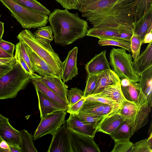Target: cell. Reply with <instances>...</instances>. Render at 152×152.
I'll return each mask as SVG.
<instances>
[{"instance_id": "obj_1", "label": "cell", "mask_w": 152, "mask_h": 152, "mask_svg": "<svg viewBox=\"0 0 152 152\" xmlns=\"http://www.w3.org/2000/svg\"><path fill=\"white\" fill-rule=\"evenodd\" d=\"M135 0H98L80 12L93 27H106L133 34Z\"/></svg>"}, {"instance_id": "obj_2", "label": "cell", "mask_w": 152, "mask_h": 152, "mask_svg": "<svg viewBox=\"0 0 152 152\" xmlns=\"http://www.w3.org/2000/svg\"><path fill=\"white\" fill-rule=\"evenodd\" d=\"M48 21L55 43L62 45L71 44L85 37L88 30V22L78 13H72L65 9H55L49 14Z\"/></svg>"}, {"instance_id": "obj_3", "label": "cell", "mask_w": 152, "mask_h": 152, "mask_svg": "<svg viewBox=\"0 0 152 152\" xmlns=\"http://www.w3.org/2000/svg\"><path fill=\"white\" fill-rule=\"evenodd\" d=\"M151 108L142 91L136 104L125 99L121 105L119 112L131 127L132 136L148 122Z\"/></svg>"}, {"instance_id": "obj_4", "label": "cell", "mask_w": 152, "mask_h": 152, "mask_svg": "<svg viewBox=\"0 0 152 152\" xmlns=\"http://www.w3.org/2000/svg\"><path fill=\"white\" fill-rule=\"evenodd\" d=\"M31 77L15 60L12 69L0 78V99L15 97L20 90L26 87Z\"/></svg>"}, {"instance_id": "obj_5", "label": "cell", "mask_w": 152, "mask_h": 152, "mask_svg": "<svg viewBox=\"0 0 152 152\" xmlns=\"http://www.w3.org/2000/svg\"><path fill=\"white\" fill-rule=\"evenodd\" d=\"M19 41L25 43L53 69L57 77L61 78L62 62L50 43L44 45L38 41L29 30L21 31L17 37Z\"/></svg>"}, {"instance_id": "obj_6", "label": "cell", "mask_w": 152, "mask_h": 152, "mask_svg": "<svg viewBox=\"0 0 152 152\" xmlns=\"http://www.w3.org/2000/svg\"><path fill=\"white\" fill-rule=\"evenodd\" d=\"M12 15L24 28L30 29L45 26L48 15L28 8L14 0H0Z\"/></svg>"}, {"instance_id": "obj_7", "label": "cell", "mask_w": 152, "mask_h": 152, "mask_svg": "<svg viewBox=\"0 0 152 152\" xmlns=\"http://www.w3.org/2000/svg\"><path fill=\"white\" fill-rule=\"evenodd\" d=\"M110 64L113 70L121 79L126 78L131 81L139 82L137 75L132 67V57L123 48H113L110 53Z\"/></svg>"}, {"instance_id": "obj_8", "label": "cell", "mask_w": 152, "mask_h": 152, "mask_svg": "<svg viewBox=\"0 0 152 152\" xmlns=\"http://www.w3.org/2000/svg\"><path fill=\"white\" fill-rule=\"evenodd\" d=\"M66 113L64 110L57 111L41 118L33 136L34 140L48 134L53 135L65 123Z\"/></svg>"}, {"instance_id": "obj_9", "label": "cell", "mask_w": 152, "mask_h": 152, "mask_svg": "<svg viewBox=\"0 0 152 152\" xmlns=\"http://www.w3.org/2000/svg\"><path fill=\"white\" fill-rule=\"evenodd\" d=\"M73 133L65 125L52 135L48 152H74L72 145Z\"/></svg>"}, {"instance_id": "obj_10", "label": "cell", "mask_w": 152, "mask_h": 152, "mask_svg": "<svg viewBox=\"0 0 152 152\" xmlns=\"http://www.w3.org/2000/svg\"><path fill=\"white\" fill-rule=\"evenodd\" d=\"M66 121L67 129L73 134L94 137L97 132L96 125L83 121L77 114H70Z\"/></svg>"}, {"instance_id": "obj_11", "label": "cell", "mask_w": 152, "mask_h": 152, "mask_svg": "<svg viewBox=\"0 0 152 152\" xmlns=\"http://www.w3.org/2000/svg\"><path fill=\"white\" fill-rule=\"evenodd\" d=\"M78 48L74 47L69 51L62 64L61 78L64 83L71 80L78 74L77 59Z\"/></svg>"}, {"instance_id": "obj_12", "label": "cell", "mask_w": 152, "mask_h": 152, "mask_svg": "<svg viewBox=\"0 0 152 152\" xmlns=\"http://www.w3.org/2000/svg\"><path fill=\"white\" fill-rule=\"evenodd\" d=\"M72 145L74 152H100L94 137L88 135L73 134Z\"/></svg>"}, {"instance_id": "obj_13", "label": "cell", "mask_w": 152, "mask_h": 152, "mask_svg": "<svg viewBox=\"0 0 152 152\" xmlns=\"http://www.w3.org/2000/svg\"><path fill=\"white\" fill-rule=\"evenodd\" d=\"M33 74L38 80L64 100L68 102V87L62 81L61 78L56 76L41 77L34 73Z\"/></svg>"}, {"instance_id": "obj_14", "label": "cell", "mask_w": 152, "mask_h": 152, "mask_svg": "<svg viewBox=\"0 0 152 152\" xmlns=\"http://www.w3.org/2000/svg\"><path fill=\"white\" fill-rule=\"evenodd\" d=\"M106 52L104 50L96 55L85 65L88 75H97L105 70L111 69L106 57Z\"/></svg>"}, {"instance_id": "obj_15", "label": "cell", "mask_w": 152, "mask_h": 152, "mask_svg": "<svg viewBox=\"0 0 152 152\" xmlns=\"http://www.w3.org/2000/svg\"><path fill=\"white\" fill-rule=\"evenodd\" d=\"M26 51L31 61L33 70L41 76H56L53 69L27 45ZM57 77V76H56Z\"/></svg>"}, {"instance_id": "obj_16", "label": "cell", "mask_w": 152, "mask_h": 152, "mask_svg": "<svg viewBox=\"0 0 152 152\" xmlns=\"http://www.w3.org/2000/svg\"><path fill=\"white\" fill-rule=\"evenodd\" d=\"M152 31V6L139 20L133 23V33L143 42L146 34Z\"/></svg>"}, {"instance_id": "obj_17", "label": "cell", "mask_w": 152, "mask_h": 152, "mask_svg": "<svg viewBox=\"0 0 152 152\" xmlns=\"http://www.w3.org/2000/svg\"><path fill=\"white\" fill-rule=\"evenodd\" d=\"M33 73L31 75V81L35 88L38 90L48 98L59 105L64 110L66 111L69 106L68 102L37 79Z\"/></svg>"}, {"instance_id": "obj_18", "label": "cell", "mask_w": 152, "mask_h": 152, "mask_svg": "<svg viewBox=\"0 0 152 152\" xmlns=\"http://www.w3.org/2000/svg\"><path fill=\"white\" fill-rule=\"evenodd\" d=\"M132 66L134 72L139 76L152 66V42L149 43L136 60L132 61Z\"/></svg>"}, {"instance_id": "obj_19", "label": "cell", "mask_w": 152, "mask_h": 152, "mask_svg": "<svg viewBox=\"0 0 152 152\" xmlns=\"http://www.w3.org/2000/svg\"><path fill=\"white\" fill-rule=\"evenodd\" d=\"M119 110L104 117L98 127L97 132L110 135L123 123L124 120L120 113Z\"/></svg>"}, {"instance_id": "obj_20", "label": "cell", "mask_w": 152, "mask_h": 152, "mask_svg": "<svg viewBox=\"0 0 152 152\" xmlns=\"http://www.w3.org/2000/svg\"><path fill=\"white\" fill-rule=\"evenodd\" d=\"M20 131L12 127L9 121L0 123V137L9 145L19 146L20 142Z\"/></svg>"}, {"instance_id": "obj_21", "label": "cell", "mask_w": 152, "mask_h": 152, "mask_svg": "<svg viewBox=\"0 0 152 152\" xmlns=\"http://www.w3.org/2000/svg\"><path fill=\"white\" fill-rule=\"evenodd\" d=\"M120 81V78L111 69L103 71L98 74L96 86L92 94L99 93L107 86L115 84Z\"/></svg>"}, {"instance_id": "obj_22", "label": "cell", "mask_w": 152, "mask_h": 152, "mask_svg": "<svg viewBox=\"0 0 152 152\" xmlns=\"http://www.w3.org/2000/svg\"><path fill=\"white\" fill-rule=\"evenodd\" d=\"M35 89L38 99L41 118L56 111L64 110L61 106L48 98L38 90L36 88Z\"/></svg>"}, {"instance_id": "obj_23", "label": "cell", "mask_w": 152, "mask_h": 152, "mask_svg": "<svg viewBox=\"0 0 152 152\" xmlns=\"http://www.w3.org/2000/svg\"><path fill=\"white\" fill-rule=\"evenodd\" d=\"M138 84L143 94L146 97L150 106L152 103V66L140 76Z\"/></svg>"}, {"instance_id": "obj_24", "label": "cell", "mask_w": 152, "mask_h": 152, "mask_svg": "<svg viewBox=\"0 0 152 152\" xmlns=\"http://www.w3.org/2000/svg\"><path fill=\"white\" fill-rule=\"evenodd\" d=\"M120 32L112 28L93 27L88 30L86 36L100 39H119Z\"/></svg>"}, {"instance_id": "obj_25", "label": "cell", "mask_w": 152, "mask_h": 152, "mask_svg": "<svg viewBox=\"0 0 152 152\" xmlns=\"http://www.w3.org/2000/svg\"><path fill=\"white\" fill-rule=\"evenodd\" d=\"M94 94L112 99L116 101L121 105L125 99L121 91L120 83L108 86L100 92Z\"/></svg>"}, {"instance_id": "obj_26", "label": "cell", "mask_w": 152, "mask_h": 152, "mask_svg": "<svg viewBox=\"0 0 152 152\" xmlns=\"http://www.w3.org/2000/svg\"><path fill=\"white\" fill-rule=\"evenodd\" d=\"M121 88L125 99L136 104L137 103L141 92L138 83L131 81L128 86H121Z\"/></svg>"}, {"instance_id": "obj_27", "label": "cell", "mask_w": 152, "mask_h": 152, "mask_svg": "<svg viewBox=\"0 0 152 152\" xmlns=\"http://www.w3.org/2000/svg\"><path fill=\"white\" fill-rule=\"evenodd\" d=\"M20 142L19 145L21 152H37L33 141V136L25 129L20 131Z\"/></svg>"}, {"instance_id": "obj_28", "label": "cell", "mask_w": 152, "mask_h": 152, "mask_svg": "<svg viewBox=\"0 0 152 152\" xmlns=\"http://www.w3.org/2000/svg\"><path fill=\"white\" fill-rule=\"evenodd\" d=\"M107 105L98 102L85 100L77 113L100 115V113Z\"/></svg>"}, {"instance_id": "obj_29", "label": "cell", "mask_w": 152, "mask_h": 152, "mask_svg": "<svg viewBox=\"0 0 152 152\" xmlns=\"http://www.w3.org/2000/svg\"><path fill=\"white\" fill-rule=\"evenodd\" d=\"M34 34L36 39L44 45L50 43L54 39L53 31L50 26L38 28Z\"/></svg>"}, {"instance_id": "obj_30", "label": "cell", "mask_w": 152, "mask_h": 152, "mask_svg": "<svg viewBox=\"0 0 152 152\" xmlns=\"http://www.w3.org/2000/svg\"><path fill=\"white\" fill-rule=\"evenodd\" d=\"M152 6V0H135L133 13L134 22L139 20Z\"/></svg>"}, {"instance_id": "obj_31", "label": "cell", "mask_w": 152, "mask_h": 152, "mask_svg": "<svg viewBox=\"0 0 152 152\" xmlns=\"http://www.w3.org/2000/svg\"><path fill=\"white\" fill-rule=\"evenodd\" d=\"M114 140L130 139L132 136L131 128L125 121L110 135Z\"/></svg>"}, {"instance_id": "obj_32", "label": "cell", "mask_w": 152, "mask_h": 152, "mask_svg": "<svg viewBox=\"0 0 152 152\" xmlns=\"http://www.w3.org/2000/svg\"><path fill=\"white\" fill-rule=\"evenodd\" d=\"M23 6L32 10L49 15L50 11L37 0H14Z\"/></svg>"}, {"instance_id": "obj_33", "label": "cell", "mask_w": 152, "mask_h": 152, "mask_svg": "<svg viewBox=\"0 0 152 152\" xmlns=\"http://www.w3.org/2000/svg\"><path fill=\"white\" fill-rule=\"evenodd\" d=\"M98 43L101 46L113 45L120 47L132 53L130 42L124 40L115 39H100Z\"/></svg>"}, {"instance_id": "obj_34", "label": "cell", "mask_w": 152, "mask_h": 152, "mask_svg": "<svg viewBox=\"0 0 152 152\" xmlns=\"http://www.w3.org/2000/svg\"><path fill=\"white\" fill-rule=\"evenodd\" d=\"M130 139L114 140L115 145L111 152H131L133 143Z\"/></svg>"}, {"instance_id": "obj_35", "label": "cell", "mask_w": 152, "mask_h": 152, "mask_svg": "<svg viewBox=\"0 0 152 152\" xmlns=\"http://www.w3.org/2000/svg\"><path fill=\"white\" fill-rule=\"evenodd\" d=\"M130 42L132 56L134 60L135 61L140 55L141 47L142 43L138 36L133 33Z\"/></svg>"}, {"instance_id": "obj_36", "label": "cell", "mask_w": 152, "mask_h": 152, "mask_svg": "<svg viewBox=\"0 0 152 152\" xmlns=\"http://www.w3.org/2000/svg\"><path fill=\"white\" fill-rule=\"evenodd\" d=\"M98 74L88 75L86 86L83 91L84 98L92 94L96 86Z\"/></svg>"}, {"instance_id": "obj_37", "label": "cell", "mask_w": 152, "mask_h": 152, "mask_svg": "<svg viewBox=\"0 0 152 152\" xmlns=\"http://www.w3.org/2000/svg\"><path fill=\"white\" fill-rule=\"evenodd\" d=\"M77 114L83 121L95 124L98 128L104 118L103 116L81 113H77Z\"/></svg>"}, {"instance_id": "obj_38", "label": "cell", "mask_w": 152, "mask_h": 152, "mask_svg": "<svg viewBox=\"0 0 152 152\" xmlns=\"http://www.w3.org/2000/svg\"><path fill=\"white\" fill-rule=\"evenodd\" d=\"M27 45L24 42L19 41L15 45V50H17L20 55L27 64L32 73H34L32 65L28 54L26 51Z\"/></svg>"}, {"instance_id": "obj_39", "label": "cell", "mask_w": 152, "mask_h": 152, "mask_svg": "<svg viewBox=\"0 0 152 152\" xmlns=\"http://www.w3.org/2000/svg\"><path fill=\"white\" fill-rule=\"evenodd\" d=\"M83 98V91L77 87L72 88L68 91L67 99L69 105L75 104Z\"/></svg>"}, {"instance_id": "obj_40", "label": "cell", "mask_w": 152, "mask_h": 152, "mask_svg": "<svg viewBox=\"0 0 152 152\" xmlns=\"http://www.w3.org/2000/svg\"><path fill=\"white\" fill-rule=\"evenodd\" d=\"M152 146L148 139H145L133 143L131 152H152Z\"/></svg>"}, {"instance_id": "obj_41", "label": "cell", "mask_w": 152, "mask_h": 152, "mask_svg": "<svg viewBox=\"0 0 152 152\" xmlns=\"http://www.w3.org/2000/svg\"><path fill=\"white\" fill-rule=\"evenodd\" d=\"M85 99L86 100L96 101L107 104L118 103L115 100L110 98L95 94L90 95Z\"/></svg>"}, {"instance_id": "obj_42", "label": "cell", "mask_w": 152, "mask_h": 152, "mask_svg": "<svg viewBox=\"0 0 152 152\" xmlns=\"http://www.w3.org/2000/svg\"><path fill=\"white\" fill-rule=\"evenodd\" d=\"M120 106L118 103L107 104L100 113V115L105 117L111 115L118 111Z\"/></svg>"}, {"instance_id": "obj_43", "label": "cell", "mask_w": 152, "mask_h": 152, "mask_svg": "<svg viewBox=\"0 0 152 152\" xmlns=\"http://www.w3.org/2000/svg\"><path fill=\"white\" fill-rule=\"evenodd\" d=\"M65 9L78 10L79 3L77 0H56Z\"/></svg>"}, {"instance_id": "obj_44", "label": "cell", "mask_w": 152, "mask_h": 152, "mask_svg": "<svg viewBox=\"0 0 152 152\" xmlns=\"http://www.w3.org/2000/svg\"><path fill=\"white\" fill-rule=\"evenodd\" d=\"M15 45L13 43L3 40H0V47L4 51L14 56L13 53Z\"/></svg>"}, {"instance_id": "obj_45", "label": "cell", "mask_w": 152, "mask_h": 152, "mask_svg": "<svg viewBox=\"0 0 152 152\" xmlns=\"http://www.w3.org/2000/svg\"><path fill=\"white\" fill-rule=\"evenodd\" d=\"M86 100L85 98H83L75 104L69 105L66 112L70 114H77L82 106Z\"/></svg>"}, {"instance_id": "obj_46", "label": "cell", "mask_w": 152, "mask_h": 152, "mask_svg": "<svg viewBox=\"0 0 152 152\" xmlns=\"http://www.w3.org/2000/svg\"><path fill=\"white\" fill-rule=\"evenodd\" d=\"M15 60L18 61L26 72L31 75L32 73L30 70L27 64L20 55L18 51L15 50V56H14Z\"/></svg>"}, {"instance_id": "obj_47", "label": "cell", "mask_w": 152, "mask_h": 152, "mask_svg": "<svg viewBox=\"0 0 152 152\" xmlns=\"http://www.w3.org/2000/svg\"><path fill=\"white\" fill-rule=\"evenodd\" d=\"M13 64L0 65V78L12 69Z\"/></svg>"}, {"instance_id": "obj_48", "label": "cell", "mask_w": 152, "mask_h": 152, "mask_svg": "<svg viewBox=\"0 0 152 152\" xmlns=\"http://www.w3.org/2000/svg\"><path fill=\"white\" fill-rule=\"evenodd\" d=\"M97 0H77L79 3L78 10L80 12L87 5Z\"/></svg>"}, {"instance_id": "obj_49", "label": "cell", "mask_w": 152, "mask_h": 152, "mask_svg": "<svg viewBox=\"0 0 152 152\" xmlns=\"http://www.w3.org/2000/svg\"><path fill=\"white\" fill-rule=\"evenodd\" d=\"M15 61L14 57L11 58H0V65L5 64H12Z\"/></svg>"}, {"instance_id": "obj_50", "label": "cell", "mask_w": 152, "mask_h": 152, "mask_svg": "<svg viewBox=\"0 0 152 152\" xmlns=\"http://www.w3.org/2000/svg\"><path fill=\"white\" fill-rule=\"evenodd\" d=\"M152 42V31L147 33L145 35L143 43H149Z\"/></svg>"}, {"instance_id": "obj_51", "label": "cell", "mask_w": 152, "mask_h": 152, "mask_svg": "<svg viewBox=\"0 0 152 152\" xmlns=\"http://www.w3.org/2000/svg\"><path fill=\"white\" fill-rule=\"evenodd\" d=\"M14 56L3 50L0 47V58H11Z\"/></svg>"}, {"instance_id": "obj_52", "label": "cell", "mask_w": 152, "mask_h": 152, "mask_svg": "<svg viewBox=\"0 0 152 152\" xmlns=\"http://www.w3.org/2000/svg\"><path fill=\"white\" fill-rule=\"evenodd\" d=\"M131 82L126 78L121 79V80L120 83L121 86H127L130 84Z\"/></svg>"}, {"instance_id": "obj_53", "label": "cell", "mask_w": 152, "mask_h": 152, "mask_svg": "<svg viewBox=\"0 0 152 152\" xmlns=\"http://www.w3.org/2000/svg\"><path fill=\"white\" fill-rule=\"evenodd\" d=\"M10 152H21L19 146L15 147L9 145Z\"/></svg>"}, {"instance_id": "obj_54", "label": "cell", "mask_w": 152, "mask_h": 152, "mask_svg": "<svg viewBox=\"0 0 152 152\" xmlns=\"http://www.w3.org/2000/svg\"><path fill=\"white\" fill-rule=\"evenodd\" d=\"M4 31V23L0 21V40L2 39Z\"/></svg>"}, {"instance_id": "obj_55", "label": "cell", "mask_w": 152, "mask_h": 152, "mask_svg": "<svg viewBox=\"0 0 152 152\" xmlns=\"http://www.w3.org/2000/svg\"><path fill=\"white\" fill-rule=\"evenodd\" d=\"M7 121H9V118L0 114V123Z\"/></svg>"}, {"instance_id": "obj_56", "label": "cell", "mask_w": 152, "mask_h": 152, "mask_svg": "<svg viewBox=\"0 0 152 152\" xmlns=\"http://www.w3.org/2000/svg\"><path fill=\"white\" fill-rule=\"evenodd\" d=\"M148 142L150 145L152 146V132H151V133L148 139Z\"/></svg>"}, {"instance_id": "obj_57", "label": "cell", "mask_w": 152, "mask_h": 152, "mask_svg": "<svg viewBox=\"0 0 152 152\" xmlns=\"http://www.w3.org/2000/svg\"><path fill=\"white\" fill-rule=\"evenodd\" d=\"M0 152H6L5 151L2 149L0 146Z\"/></svg>"}, {"instance_id": "obj_58", "label": "cell", "mask_w": 152, "mask_h": 152, "mask_svg": "<svg viewBox=\"0 0 152 152\" xmlns=\"http://www.w3.org/2000/svg\"><path fill=\"white\" fill-rule=\"evenodd\" d=\"M3 140L1 138V137H0V142L2 140Z\"/></svg>"}, {"instance_id": "obj_59", "label": "cell", "mask_w": 152, "mask_h": 152, "mask_svg": "<svg viewBox=\"0 0 152 152\" xmlns=\"http://www.w3.org/2000/svg\"><path fill=\"white\" fill-rule=\"evenodd\" d=\"M1 17V15H0V18Z\"/></svg>"}]
</instances>
